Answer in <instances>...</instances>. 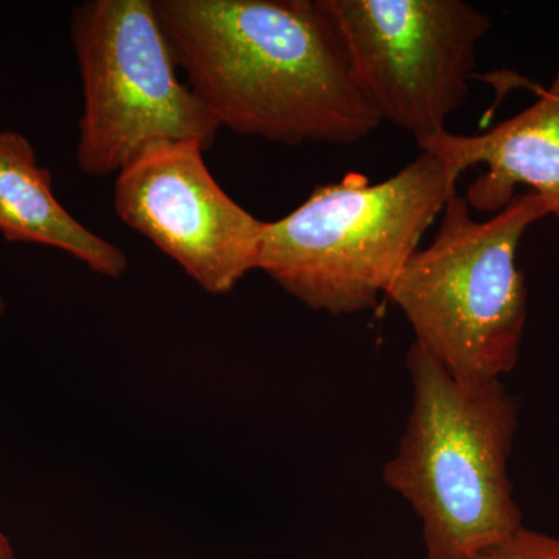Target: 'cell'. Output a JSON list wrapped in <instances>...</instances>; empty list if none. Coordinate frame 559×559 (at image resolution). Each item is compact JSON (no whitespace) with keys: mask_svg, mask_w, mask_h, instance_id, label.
I'll return each mask as SVG.
<instances>
[{"mask_svg":"<svg viewBox=\"0 0 559 559\" xmlns=\"http://www.w3.org/2000/svg\"><path fill=\"white\" fill-rule=\"evenodd\" d=\"M178 68L219 128L282 145H355L382 120L323 0H156Z\"/></svg>","mask_w":559,"mask_h":559,"instance_id":"6da1fadb","label":"cell"},{"mask_svg":"<svg viewBox=\"0 0 559 559\" xmlns=\"http://www.w3.org/2000/svg\"><path fill=\"white\" fill-rule=\"evenodd\" d=\"M412 407L382 468L421 525L426 559H471L524 527L510 457L518 403L502 380L452 377L417 342L406 358Z\"/></svg>","mask_w":559,"mask_h":559,"instance_id":"7a4b0ae2","label":"cell"},{"mask_svg":"<svg viewBox=\"0 0 559 559\" xmlns=\"http://www.w3.org/2000/svg\"><path fill=\"white\" fill-rule=\"evenodd\" d=\"M459 179L428 151L381 182L347 173L283 218L266 221L257 270L312 311L373 310L457 191Z\"/></svg>","mask_w":559,"mask_h":559,"instance_id":"3957f363","label":"cell"},{"mask_svg":"<svg viewBox=\"0 0 559 559\" xmlns=\"http://www.w3.org/2000/svg\"><path fill=\"white\" fill-rule=\"evenodd\" d=\"M455 191L436 237L400 272L388 297L421 345L459 380H502L520 360L528 294L518 266L525 231L549 216L539 194L520 193L487 221Z\"/></svg>","mask_w":559,"mask_h":559,"instance_id":"277c9868","label":"cell"},{"mask_svg":"<svg viewBox=\"0 0 559 559\" xmlns=\"http://www.w3.org/2000/svg\"><path fill=\"white\" fill-rule=\"evenodd\" d=\"M70 36L83 84L84 175H119L160 142L213 145L219 124L179 79L156 0H87L72 10Z\"/></svg>","mask_w":559,"mask_h":559,"instance_id":"5b68a950","label":"cell"},{"mask_svg":"<svg viewBox=\"0 0 559 559\" xmlns=\"http://www.w3.org/2000/svg\"><path fill=\"white\" fill-rule=\"evenodd\" d=\"M382 121L415 142L447 131L469 94L491 20L465 0H323Z\"/></svg>","mask_w":559,"mask_h":559,"instance_id":"8992f818","label":"cell"},{"mask_svg":"<svg viewBox=\"0 0 559 559\" xmlns=\"http://www.w3.org/2000/svg\"><path fill=\"white\" fill-rule=\"evenodd\" d=\"M194 140L143 150L117 175L114 207L202 289L230 293L259 266L261 221L221 189Z\"/></svg>","mask_w":559,"mask_h":559,"instance_id":"52a82bcc","label":"cell"},{"mask_svg":"<svg viewBox=\"0 0 559 559\" xmlns=\"http://www.w3.org/2000/svg\"><path fill=\"white\" fill-rule=\"evenodd\" d=\"M417 145L441 157L459 176L484 165V175L466 190L471 210L498 213L525 186L559 221V68L550 86L538 91V100L491 130L474 135L447 130Z\"/></svg>","mask_w":559,"mask_h":559,"instance_id":"ba28073f","label":"cell"},{"mask_svg":"<svg viewBox=\"0 0 559 559\" xmlns=\"http://www.w3.org/2000/svg\"><path fill=\"white\" fill-rule=\"evenodd\" d=\"M0 234L10 242L64 250L90 270L119 278L128 259L112 242L86 229L62 207L47 168L27 138L0 131Z\"/></svg>","mask_w":559,"mask_h":559,"instance_id":"9c48e42d","label":"cell"},{"mask_svg":"<svg viewBox=\"0 0 559 559\" xmlns=\"http://www.w3.org/2000/svg\"><path fill=\"white\" fill-rule=\"evenodd\" d=\"M471 559H559V539L522 527Z\"/></svg>","mask_w":559,"mask_h":559,"instance_id":"30bf717a","label":"cell"},{"mask_svg":"<svg viewBox=\"0 0 559 559\" xmlns=\"http://www.w3.org/2000/svg\"><path fill=\"white\" fill-rule=\"evenodd\" d=\"M0 559H14L13 549H11L10 540L0 532Z\"/></svg>","mask_w":559,"mask_h":559,"instance_id":"8fae6325","label":"cell"}]
</instances>
